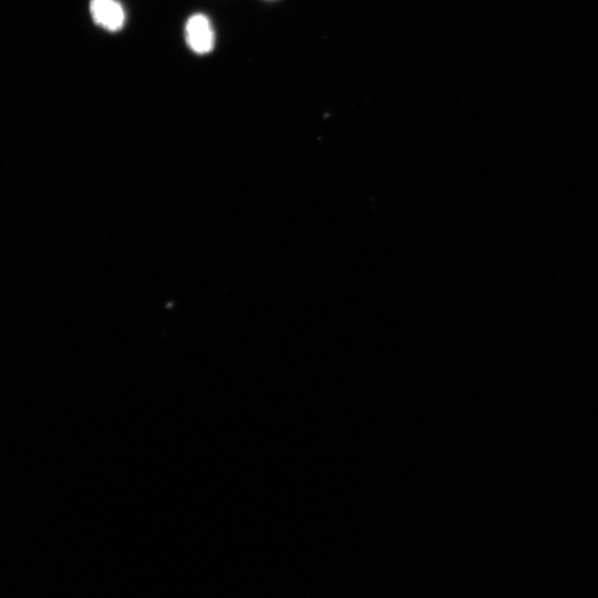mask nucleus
Here are the masks:
<instances>
[{
    "label": "nucleus",
    "instance_id": "obj_2",
    "mask_svg": "<svg viewBox=\"0 0 598 598\" xmlns=\"http://www.w3.org/2000/svg\"><path fill=\"white\" fill-rule=\"evenodd\" d=\"M90 12L95 24L111 32L122 29L125 21L123 7L116 0H91Z\"/></svg>",
    "mask_w": 598,
    "mask_h": 598
},
{
    "label": "nucleus",
    "instance_id": "obj_1",
    "mask_svg": "<svg viewBox=\"0 0 598 598\" xmlns=\"http://www.w3.org/2000/svg\"><path fill=\"white\" fill-rule=\"evenodd\" d=\"M185 39L195 53L210 52L215 45V33L209 19L202 13L189 17L185 24Z\"/></svg>",
    "mask_w": 598,
    "mask_h": 598
}]
</instances>
